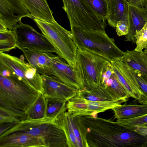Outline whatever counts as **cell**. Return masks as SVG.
Segmentation results:
<instances>
[{
    "instance_id": "36",
    "label": "cell",
    "mask_w": 147,
    "mask_h": 147,
    "mask_svg": "<svg viewBox=\"0 0 147 147\" xmlns=\"http://www.w3.org/2000/svg\"><path fill=\"white\" fill-rule=\"evenodd\" d=\"M144 7L147 10V0H145L144 3Z\"/></svg>"
},
{
    "instance_id": "14",
    "label": "cell",
    "mask_w": 147,
    "mask_h": 147,
    "mask_svg": "<svg viewBox=\"0 0 147 147\" xmlns=\"http://www.w3.org/2000/svg\"><path fill=\"white\" fill-rule=\"evenodd\" d=\"M46 147L40 138L28 134L11 133L0 137V147Z\"/></svg>"
},
{
    "instance_id": "8",
    "label": "cell",
    "mask_w": 147,
    "mask_h": 147,
    "mask_svg": "<svg viewBox=\"0 0 147 147\" xmlns=\"http://www.w3.org/2000/svg\"><path fill=\"white\" fill-rule=\"evenodd\" d=\"M13 30L17 39L16 48L20 50L57 54V50L47 38L30 25L21 22L16 25Z\"/></svg>"
},
{
    "instance_id": "4",
    "label": "cell",
    "mask_w": 147,
    "mask_h": 147,
    "mask_svg": "<svg viewBox=\"0 0 147 147\" xmlns=\"http://www.w3.org/2000/svg\"><path fill=\"white\" fill-rule=\"evenodd\" d=\"M33 20L56 49L59 56L75 67L78 48L70 31L64 28L56 21L49 22L36 19Z\"/></svg>"
},
{
    "instance_id": "2",
    "label": "cell",
    "mask_w": 147,
    "mask_h": 147,
    "mask_svg": "<svg viewBox=\"0 0 147 147\" xmlns=\"http://www.w3.org/2000/svg\"><path fill=\"white\" fill-rule=\"evenodd\" d=\"M70 32L77 48L86 50L109 61L121 58L125 53L117 47L114 39L109 37L105 30L74 26Z\"/></svg>"
},
{
    "instance_id": "34",
    "label": "cell",
    "mask_w": 147,
    "mask_h": 147,
    "mask_svg": "<svg viewBox=\"0 0 147 147\" xmlns=\"http://www.w3.org/2000/svg\"><path fill=\"white\" fill-rule=\"evenodd\" d=\"M18 123H12L0 124V136Z\"/></svg>"
},
{
    "instance_id": "25",
    "label": "cell",
    "mask_w": 147,
    "mask_h": 147,
    "mask_svg": "<svg viewBox=\"0 0 147 147\" xmlns=\"http://www.w3.org/2000/svg\"><path fill=\"white\" fill-rule=\"evenodd\" d=\"M47 109L46 117L55 119L67 110V101L52 98L46 97Z\"/></svg>"
},
{
    "instance_id": "23",
    "label": "cell",
    "mask_w": 147,
    "mask_h": 147,
    "mask_svg": "<svg viewBox=\"0 0 147 147\" xmlns=\"http://www.w3.org/2000/svg\"><path fill=\"white\" fill-rule=\"evenodd\" d=\"M46 109V98L43 93H40L27 113L26 119H37L45 118Z\"/></svg>"
},
{
    "instance_id": "24",
    "label": "cell",
    "mask_w": 147,
    "mask_h": 147,
    "mask_svg": "<svg viewBox=\"0 0 147 147\" xmlns=\"http://www.w3.org/2000/svg\"><path fill=\"white\" fill-rule=\"evenodd\" d=\"M67 112L73 116L86 115L87 100L77 94L67 102Z\"/></svg>"
},
{
    "instance_id": "28",
    "label": "cell",
    "mask_w": 147,
    "mask_h": 147,
    "mask_svg": "<svg viewBox=\"0 0 147 147\" xmlns=\"http://www.w3.org/2000/svg\"><path fill=\"white\" fill-rule=\"evenodd\" d=\"M94 11L100 19L106 22L108 0H82Z\"/></svg>"
},
{
    "instance_id": "1",
    "label": "cell",
    "mask_w": 147,
    "mask_h": 147,
    "mask_svg": "<svg viewBox=\"0 0 147 147\" xmlns=\"http://www.w3.org/2000/svg\"><path fill=\"white\" fill-rule=\"evenodd\" d=\"M38 91L7 70L0 67V108L21 121L38 98Z\"/></svg>"
},
{
    "instance_id": "10",
    "label": "cell",
    "mask_w": 147,
    "mask_h": 147,
    "mask_svg": "<svg viewBox=\"0 0 147 147\" xmlns=\"http://www.w3.org/2000/svg\"><path fill=\"white\" fill-rule=\"evenodd\" d=\"M118 80L125 88L130 97L140 104H147V98L141 90L128 65L118 59L110 61Z\"/></svg>"
},
{
    "instance_id": "21",
    "label": "cell",
    "mask_w": 147,
    "mask_h": 147,
    "mask_svg": "<svg viewBox=\"0 0 147 147\" xmlns=\"http://www.w3.org/2000/svg\"><path fill=\"white\" fill-rule=\"evenodd\" d=\"M77 94L86 99L91 101L116 100L107 88L102 86H97L90 90L85 88L80 90Z\"/></svg>"
},
{
    "instance_id": "19",
    "label": "cell",
    "mask_w": 147,
    "mask_h": 147,
    "mask_svg": "<svg viewBox=\"0 0 147 147\" xmlns=\"http://www.w3.org/2000/svg\"><path fill=\"white\" fill-rule=\"evenodd\" d=\"M120 58L133 69L147 75V55L144 51L127 50Z\"/></svg>"
},
{
    "instance_id": "9",
    "label": "cell",
    "mask_w": 147,
    "mask_h": 147,
    "mask_svg": "<svg viewBox=\"0 0 147 147\" xmlns=\"http://www.w3.org/2000/svg\"><path fill=\"white\" fill-rule=\"evenodd\" d=\"M59 56L51 53L50 59L44 75L60 81L79 90L84 88L75 67Z\"/></svg>"
},
{
    "instance_id": "35",
    "label": "cell",
    "mask_w": 147,
    "mask_h": 147,
    "mask_svg": "<svg viewBox=\"0 0 147 147\" xmlns=\"http://www.w3.org/2000/svg\"><path fill=\"white\" fill-rule=\"evenodd\" d=\"M129 4L135 6L144 8V3L145 0H126Z\"/></svg>"
},
{
    "instance_id": "29",
    "label": "cell",
    "mask_w": 147,
    "mask_h": 147,
    "mask_svg": "<svg viewBox=\"0 0 147 147\" xmlns=\"http://www.w3.org/2000/svg\"><path fill=\"white\" fill-rule=\"evenodd\" d=\"M136 47L135 50L142 52L147 46V22L142 28L137 32L135 36Z\"/></svg>"
},
{
    "instance_id": "33",
    "label": "cell",
    "mask_w": 147,
    "mask_h": 147,
    "mask_svg": "<svg viewBox=\"0 0 147 147\" xmlns=\"http://www.w3.org/2000/svg\"><path fill=\"white\" fill-rule=\"evenodd\" d=\"M115 28L116 32L118 36H125L128 33V24L124 21L121 20L119 21L117 23Z\"/></svg>"
},
{
    "instance_id": "17",
    "label": "cell",
    "mask_w": 147,
    "mask_h": 147,
    "mask_svg": "<svg viewBox=\"0 0 147 147\" xmlns=\"http://www.w3.org/2000/svg\"><path fill=\"white\" fill-rule=\"evenodd\" d=\"M127 16L126 0H108L107 20L110 26L115 28L117 23L121 20L127 23Z\"/></svg>"
},
{
    "instance_id": "32",
    "label": "cell",
    "mask_w": 147,
    "mask_h": 147,
    "mask_svg": "<svg viewBox=\"0 0 147 147\" xmlns=\"http://www.w3.org/2000/svg\"><path fill=\"white\" fill-rule=\"evenodd\" d=\"M0 124L7 123H18L21 121L4 109L0 108Z\"/></svg>"
},
{
    "instance_id": "26",
    "label": "cell",
    "mask_w": 147,
    "mask_h": 147,
    "mask_svg": "<svg viewBox=\"0 0 147 147\" xmlns=\"http://www.w3.org/2000/svg\"><path fill=\"white\" fill-rule=\"evenodd\" d=\"M54 122L64 132L67 138L68 147H78L76 138L67 118L65 112L55 119Z\"/></svg>"
},
{
    "instance_id": "22",
    "label": "cell",
    "mask_w": 147,
    "mask_h": 147,
    "mask_svg": "<svg viewBox=\"0 0 147 147\" xmlns=\"http://www.w3.org/2000/svg\"><path fill=\"white\" fill-rule=\"evenodd\" d=\"M87 102L86 115L93 117H97V114L99 113L121 105L122 103H124L123 101L119 100L103 101H91L87 100Z\"/></svg>"
},
{
    "instance_id": "6",
    "label": "cell",
    "mask_w": 147,
    "mask_h": 147,
    "mask_svg": "<svg viewBox=\"0 0 147 147\" xmlns=\"http://www.w3.org/2000/svg\"><path fill=\"white\" fill-rule=\"evenodd\" d=\"M71 28L81 27L88 29L105 30L106 22L101 20L95 12L82 0H62Z\"/></svg>"
},
{
    "instance_id": "15",
    "label": "cell",
    "mask_w": 147,
    "mask_h": 147,
    "mask_svg": "<svg viewBox=\"0 0 147 147\" xmlns=\"http://www.w3.org/2000/svg\"><path fill=\"white\" fill-rule=\"evenodd\" d=\"M101 86L107 89L115 100L126 102L130 97L126 90L118 80L109 62L103 72Z\"/></svg>"
},
{
    "instance_id": "37",
    "label": "cell",
    "mask_w": 147,
    "mask_h": 147,
    "mask_svg": "<svg viewBox=\"0 0 147 147\" xmlns=\"http://www.w3.org/2000/svg\"><path fill=\"white\" fill-rule=\"evenodd\" d=\"M144 51L146 53V54L147 55V46L146 47V48L145 49V50Z\"/></svg>"
},
{
    "instance_id": "5",
    "label": "cell",
    "mask_w": 147,
    "mask_h": 147,
    "mask_svg": "<svg viewBox=\"0 0 147 147\" xmlns=\"http://www.w3.org/2000/svg\"><path fill=\"white\" fill-rule=\"evenodd\" d=\"M109 62L102 57L78 48L75 67L84 88L101 86L103 74Z\"/></svg>"
},
{
    "instance_id": "12",
    "label": "cell",
    "mask_w": 147,
    "mask_h": 147,
    "mask_svg": "<svg viewBox=\"0 0 147 147\" xmlns=\"http://www.w3.org/2000/svg\"><path fill=\"white\" fill-rule=\"evenodd\" d=\"M43 93L45 97L52 98L67 102L76 95L78 89L49 76L41 75Z\"/></svg>"
},
{
    "instance_id": "27",
    "label": "cell",
    "mask_w": 147,
    "mask_h": 147,
    "mask_svg": "<svg viewBox=\"0 0 147 147\" xmlns=\"http://www.w3.org/2000/svg\"><path fill=\"white\" fill-rule=\"evenodd\" d=\"M17 39L14 31H0V53L8 52L16 48Z\"/></svg>"
},
{
    "instance_id": "3",
    "label": "cell",
    "mask_w": 147,
    "mask_h": 147,
    "mask_svg": "<svg viewBox=\"0 0 147 147\" xmlns=\"http://www.w3.org/2000/svg\"><path fill=\"white\" fill-rule=\"evenodd\" d=\"M54 119L47 117L26 119L4 132L0 137L11 133H23L41 138L46 147H68L64 132L55 123Z\"/></svg>"
},
{
    "instance_id": "16",
    "label": "cell",
    "mask_w": 147,
    "mask_h": 147,
    "mask_svg": "<svg viewBox=\"0 0 147 147\" xmlns=\"http://www.w3.org/2000/svg\"><path fill=\"white\" fill-rule=\"evenodd\" d=\"M33 19L49 22L55 20L46 0H20Z\"/></svg>"
},
{
    "instance_id": "31",
    "label": "cell",
    "mask_w": 147,
    "mask_h": 147,
    "mask_svg": "<svg viewBox=\"0 0 147 147\" xmlns=\"http://www.w3.org/2000/svg\"><path fill=\"white\" fill-rule=\"evenodd\" d=\"M129 67L141 90L147 98V75Z\"/></svg>"
},
{
    "instance_id": "18",
    "label": "cell",
    "mask_w": 147,
    "mask_h": 147,
    "mask_svg": "<svg viewBox=\"0 0 147 147\" xmlns=\"http://www.w3.org/2000/svg\"><path fill=\"white\" fill-rule=\"evenodd\" d=\"M117 119L133 118L147 114V104L125 103L111 109Z\"/></svg>"
},
{
    "instance_id": "30",
    "label": "cell",
    "mask_w": 147,
    "mask_h": 147,
    "mask_svg": "<svg viewBox=\"0 0 147 147\" xmlns=\"http://www.w3.org/2000/svg\"><path fill=\"white\" fill-rule=\"evenodd\" d=\"M117 121L127 127L134 128L138 126L147 123V114L133 118L117 119Z\"/></svg>"
},
{
    "instance_id": "7",
    "label": "cell",
    "mask_w": 147,
    "mask_h": 147,
    "mask_svg": "<svg viewBox=\"0 0 147 147\" xmlns=\"http://www.w3.org/2000/svg\"><path fill=\"white\" fill-rule=\"evenodd\" d=\"M23 55L19 58L0 53V67L8 70L41 93H43L41 75L36 69L25 61Z\"/></svg>"
},
{
    "instance_id": "20",
    "label": "cell",
    "mask_w": 147,
    "mask_h": 147,
    "mask_svg": "<svg viewBox=\"0 0 147 147\" xmlns=\"http://www.w3.org/2000/svg\"><path fill=\"white\" fill-rule=\"evenodd\" d=\"M67 118L77 139L78 147H88L86 128L80 116H73L65 112Z\"/></svg>"
},
{
    "instance_id": "11",
    "label": "cell",
    "mask_w": 147,
    "mask_h": 147,
    "mask_svg": "<svg viewBox=\"0 0 147 147\" xmlns=\"http://www.w3.org/2000/svg\"><path fill=\"white\" fill-rule=\"evenodd\" d=\"M24 17L33 19L20 0H0V24L7 29L13 30Z\"/></svg>"
},
{
    "instance_id": "13",
    "label": "cell",
    "mask_w": 147,
    "mask_h": 147,
    "mask_svg": "<svg viewBox=\"0 0 147 147\" xmlns=\"http://www.w3.org/2000/svg\"><path fill=\"white\" fill-rule=\"evenodd\" d=\"M127 22L129 29L125 36V41L135 43V36L147 22V10L144 8L133 6L127 2Z\"/></svg>"
},
{
    "instance_id": "38",
    "label": "cell",
    "mask_w": 147,
    "mask_h": 147,
    "mask_svg": "<svg viewBox=\"0 0 147 147\" xmlns=\"http://www.w3.org/2000/svg\"><path fill=\"white\" fill-rule=\"evenodd\" d=\"M142 125H143L144 126H145L147 127V123L146 124H145Z\"/></svg>"
}]
</instances>
